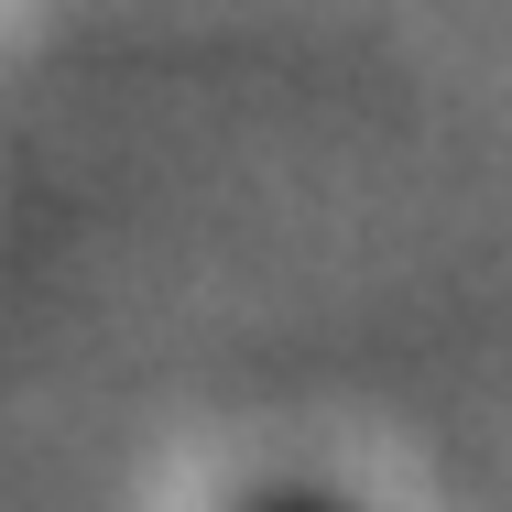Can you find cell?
Masks as SVG:
<instances>
[{"label":"cell","instance_id":"obj_1","mask_svg":"<svg viewBox=\"0 0 512 512\" xmlns=\"http://www.w3.org/2000/svg\"><path fill=\"white\" fill-rule=\"evenodd\" d=\"M251 512H349V502H338V491H262Z\"/></svg>","mask_w":512,"mask_h":512}]
</instances>
